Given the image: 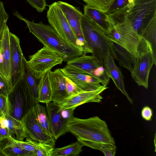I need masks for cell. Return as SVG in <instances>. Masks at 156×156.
Listing matches in <instances>:
<instances>
[{
  "instance_id": "cell-8",
  "label": "cell",
  "mask_w": 156,
  "mask_h": 156,
  "mask_svg": "<svg viewBox=\"0 0 156 156\" xmlns=\"http://www.w3.org/2000/svg\"><path fill=\"white\" fill-rule=\"evenodd\" d=\"M47 16L50 25L60 37L70 45L83 52L58 2L49 5Z\"/></svg>"
},
{
  "instance_id": "cell-24",
  "label": "cell",
  "mask_w": 156,
  "mask_h": 156,
  "mask_svg": "<svg viewBox=\"0 0 156 156\" xmlns=\"http://www.w3.org/2000/svg\"><path fill=\"white\" fill-rule=\"evenodd\" d=\"M111 42L115 55V59L118 61L120 66L131 72L133 67V61L130 54L121 46Z\"/></svg>"
},
{
  "instance_id": "cell-3",
  "label": "cell",
  "mask_w": 156,
  "mask_h": 156,
  "mask_svg": "<svg viewBox=\"0 0 156 156\" xmlns=\"http://www.w3.org/2000/svg\"><path fill=\"white\" fill-rule=\"evenodd\" d=\"M131 10L108 17L112 27L106 35L110 41L121 46L130 53L133 66L135 62L137 48L142 37L131 26L129 17Z\"/></svg>"
},
{
  "instance_id": "cell-9",
  "label": "cell",
  "mask_w": 156,
  "mask_h": 156,
  "mask_svg": "<svg viewBox=\"0 0 156 156\" xmlns=\"http://www.w3.org/2000/svg\"><path fill=\"white\" fill-rule=\"evenodd\" d=\"M34 106L25 115L21 120L26 134V138L54 147L56 141L42 129L37 119Z\"/></svg>"
},
{
  "instance_id": "cell-41",
  "label": "cell",
  "mask_w": 156,
  "mask_h": 156,
  "mask_svg": "<svg viewBox=\"0 0 156 156\" xmlns=\"http://www.w3.org/2000/svg\"><path fill=\"white\" fill-rule=\"evenodd\" d=\"M129 3H133L134 0H128Z\"/></svg>"
},
{
  "instance_id": "cell-23",
  "label": "cell",
  "mask_w": 156,
  "mask_h": 156,
  "mask_svg": "<svg viewBox=\"0 0 156 156\" xmlns=\"http://www.w3.org/2000/svg\"><path fill=\"white\" fill-rule=\"evenodd\" d=\"M83 14L92 21L106 34L112 26L108 21L106 14L98 10L89 6H84Z\"/></svg>"
},
{
  "instance_id": "cell-13",
  "label": "cell",
  "mask_w": 156,
  "mask_h": 156,
  "mask_svg": "<svg viewBox=\"0 0 156 156\" xmlns=\"http://www.w3.org/2000/svg\"><path fill=\"white\" fill-rule=\"evenodd\" d=\"M11 83L12 87L24 75V56L20 46L19 38L10 33Z\"/></svg>"
},
{
  "instance_id": "cell-14",
  "label": "cell",
  "mask_w": 156,
  "mask_h": 156,
  "mask_svg": "<svg viewBox=\"0 0 156 156\" xmlns=\"http://www.w3.org/2000/svg\"><path fill=\"white\" fill-rule=\"evenodd\" d=\"M62 69L65 75L83 90H95L105 86L94 76L70 65H67Z\"/></svg>"
},
{
  "instance_id": "cell-26",
  "label": "cell",
  "mask_w": 156,
  "mask_h": 156,
  "mask_svg": "<svg viewBox=\"0 0 156 156\" xmlns=\"http://www.w3.org/2000/svg\"><path fill=\"white\" fill-rule=\"evenodd\" d=\"M83 146L77 141L62 147L54 148L51 156H78L82 152Z\"/></svg>"
},
{
  "instance_id": "cell-4",
  "label": "cell",
  "mask_w": 156,
  "mask_h": 156,
  "mask_svg": "<svg viewBox=\"0 0 156 156\" xmlns=\"http://www.w3.org/2000/svg\"><path fill=\"white\" fill-rule=\"evenodd\" d=\"M82 32L94 56L101 65L104 63L108 52L115 59L112 42L105 32L83 14L80 20Z\"/></svg>"
},
{
  "instance_id": "cell-10",
  "label": "cell",
  "mask_w": 156,
  "mask_h": 156,
  "mask_svg": "<svg viewBox=\"0 0 156 156\" xmlns=\"http://www.w3.org/2000/svg\"><path fill=\"white\" fill-rule=\"evenodd\" d=\"M67 65L94 76L103 85L109 83L110 78L105 69L92 55H83L67 62Z\"/></svg>"
},
{
  "instance_id": "cell-37",
  "label": "cell",
  "mask_w": 156,
  "mask_h": 156,
  "mask_svg": "<svg viewBox=\"0 0 156 156\" xmlns=\"http://www.w3.org/2000/svg\"><path fill=\"white\" fill-rule=\"evenodd\" d=\"M9 114L7 97L0 94V118Z\"/></svg>"
},
{
  "instance_id": "cell-6",
  "label": "cell",
  "mask_w": 156,
  "mask_h": 156,
  "mask_svg": "<svg viewBox=\"0 0 156 156\" xmlns=\"http://www.w3.org/2000/svg\"><path fill=\"white\" fill-rule=\"evenodd\" d=\"M154 64L156 65V60L151 46L142 37L137 48L135 62L130 72L132 79L138 86L148 88L149 76Z\"/></svg>"
},
{
  "instance_id": "cell-36",
  "label": "cell",
  "mask_w": 156,
  "mask_h": 156,
  "mask_svg": "<svg viewBox=\"0 0 156 156\" xmlns=\"http://www.w3.org/2000/svg\"><path fill=\"white\" fill-rule=\"evenodd\" d=\"M39 12H43L47 5L45 0H26Z\"/></svg>"
},
{
  "instance_id": "cell-2",
  "label": "cell",
  "mask_w": 156,
  "mask_h": 156,
  "mask_svg": "<svg viewBox=\"0 0 156 156\" xmlns=\"http://www.w3.org/2000/svg\"><path fill=\"white\" fill-rule=\"evenodd\" d=\"M13 14L26 24L29 32L46 47L61 56L64 62H67L72 59L83 55V52L66 42L50 25L45 24L42 22L35 23L22 16L16 11Z\"/></svg>"
},
{
  "instance_id": "cell-15",
  "label": "cell",
  "mask_w": 156,
  "mask_h": 156,
  "mask_svg": "<svg viewBox=\"0 0 156 156\" xmlns=\"http://www.w3.org/2000/svg\"><path fill=\"white\" fill-rule=\"evenodd\" d=\"M108 88L106 86L94 90H83L78 94L69 96L58 105L60 109H75L78 106L89 102L100 103L103 97L101 94Z\"/></svg>"
},
{
  "instance_id": "cell-7",
  "label": "cell",
  "mask_w": 156,
  "mask_h": 156,
  "mask_svg": "<svg viewBox=\"0 0 156 156\" xmlns=\"http://www.w3.org/2000/svg\"><path fill=\"white\" fill-rule=\"evenodd\" d=\"M133 2L129 17L132 27L142 37L156 17V0H134Z\"/></svg>"
},
{
  "instance_id": "cell-17",
  "label": "cell",
  "mask_w": 156,
  "mask_h": 156,
  "mask_svg": "<svg viewBox=\"0 0 156 156\" xmlns=\"http://www.w3.org/2000/svg\"><path fill=\"white\" fill-rule=\"evenodd\" d=\"M67 77L60 68L51 71L49 73L52 92L51 101L58 105L69 97L66 89Z\"/></svg>"
},
{
  "instance_id": "cell-29",
  "label": "cell",
  "mask_w": 156,
  "mask_h": 156,
  "mask_svg": "<svg viewBox=\"0 0 156 156\" xmlns=\"http://www.w3.org/2000/svg\"><path fill=\"white\" fill-rule=\"evenodd\" d=\"M86 5L106 13L115 0H82Z\"/></svg>"
},
{
  "instance_id": "cell-19",
  "label": "cell",
  "mask_w": 156,
  "mask_h": 156,
  "mask_svg": "<svg viewBox=\"0 0 156 156\" xmlns=\"http://www.w3.org/2000/svg\"><path fill=\"white\" fill-rule=\"evenodd\" d=\"M104 66L116 88L125 96L129 102L132 105L133 100L129 97L125 89L124 78L122 73L115 64L114 59L110 52L108 54Z\"/></svg>"
},
{
  "instance_id": "cell-31",
  "label": "cell",
  "mask_w": 156,
  "mask_h": 156,
  "mask_svg": "<svg viewBox=\"0 0 156 156\" xmlns=\"http://www.w3.org/2000/svg\"><path fill=\"white\" fill-rule=\"evenodd\" d=\"M12 89L10 83L0 73V94L7 97Z\"/></svg>"
},
{
  "instance_id": "cell-16",
  "label": "cell",
  "mask_w": 156,
  "mask_h": 156,
  "mask_svg": "<svg viewBox=\"0 0 156 156\" xmlns=\"http://www.w3.org/2000/svg\"><path fill=\"white\" fill-rule=\"evenodd\" d=\"M46 108L52 137L56 141L68 132L67 125L69 120L62 116L58 104L50 101L46 103Z\"/></svg>"
},
{
  "instance_id": "cell-39",
  "label": "cell",
  "mask_w": 156,
  "mask_h": 156,
  "mask_svg": "<svg viewBox=\"0 0 156 156\" xmlns=\"http://www.w3.org/2000/svg\"><path fill=\"white\" fill-rule=\"evenodd\" d=\"M75 109L72 108L59 109L62 117L68 120L73 116V114Z\"/></svg>"
},
{
  "instance_id": "cell-1",
  "label": "cell",
  "mask_w": 156,
  "mask_h": 156,
  "mask_svg": "<svg viewBox=\"0 0 156 156\" xmlns=\"http://www.w3.org/2000/svg\"><path fill=\"white\" fill-rule=\"evenodd\" d=\"M67 126L68 132L74 135L83 146L98 150L101 144L115 145L106 122L98 116L86 119L73 116Z\"/></svg>"
},
{
  "instance_id": "cell-20",
  "label": "cell",
  "mask_w": 156,
  "mask_h": 156,
  "mask_svg": "<svg viewBox=\"0 0 156 156\" xmlns=\"http://www.w3.org/2000/svg\"><path fill=\"white\" fill-rule=\"evenodd\" d=\"M1 126L7 128L9 134L12 138L19 141H23L26 134L21 121L11 117L9 114L0 118Z\"/></svg>"
},
{
  "instance_id": "cell-27",
  "label": "cell",
  "mask_w": 156,
  "mask_h": 156,
  "mask_svg": "<svg viewBox=\"0 0 156 156\" xmlns=\"http://www.w3.org/2000/svg\"><path fill=\"white\" fill-rule=\"evenodd\" d=\"M34 107L37 119L42 129L52 137L46 108L39 102L36 103Z\"/></svg>"
},
{
  "instance_id": "cell-33",
  "label": "cell",
  "mask_w": 156,
  "mask_h": 156,
  "mask_svg": "<svg viewBox=\"0 0 156 156\" xmlns=\"http://www.w3.org/2000/svg\"><path fill=\"white\" fill-rule=\"evenodd\" d=\"M66 89L69 96L76 94L83 91L67 76L66 79Z\"/></svg>"
},
{
  "instance_id": "cell-18",
  "label": "cell",
  "mask_w": 156,
  "mask_h": 156,
  "mask_svg": "<svg viewBox=\"0 0 156 156\" xmlns=\"http://www.w3.org/2000/svg\"><path fill=\"white\" fill-rule=\"evenodd\" d=\"M10 33L7 25L0 40V73L11 84Z\"/></svg>"
},
{
  "instance_id": "cell-11",
  "label": "cell",
  "mask_w": 156,
  "mask_h": 156,
  "mask_svg": "<svg viewBox=\"0 0 156 156\" xmlns=\"http://www.w3.org/2000/svg\"><path fill=\"white\" fill-rule=\"evenodd\" d=\"M58 2L68 22L82 48L84 55L92 53L83 34L80 20L83 14L77 8L67 2L61 1Z\"/></svg>"
},
{
  "instance_id": "cell-28",
  "label": "cell",
  "mask_w": 156,
  "mask_h": 156,
  "mask_svg": "<svg viewBox=\"0 0 156 156\" xmlns=\"http://www.w3.org/2000/svg\"><path fill=\"white\" fill-rule=\"evenodd\" d=\"M142 37L150 44L154 58L156 60V17L152 20L143 33Z\"/></svg>"
},
{
  "instance_id": "cell-35",
  "label": "cell",
  "mask_w": 156,
  "mask_h": 156,
  "mask_svg": "<svg viewBox=\"0 0 156 156\" xmlns=\"http://www.w3.org/2000/svg\"><path fill=\"white\" fill-rule=\"evenodd\" d=\"M128 3V0H115L109 8L107 14L112 13L124 7Z\"/></svg>"
},
{
  "instance_id": "cell-22",
  "label": "cell",
  "mask_w": 156,
  "mask_h": 156,
  "mask_svg": "<svg viewBox=\"0 0 156 156\" xmlns=\"http://www.w3.org/2000/svg\"><path fill=\"white\" fill-rule=\"evenodd\" d=\"M23 72L35 99L38 103V93L42 76L44 73H38L30 66L24 57L23 58Z\"/></svg>"
},
{
  "instance_id": "cell-25",
  "label": "cell",
  "mask_w": 156,
  "mask_h": 156,
  "mask_svg": "<svg viewBox=\"0 0 156 156\" xmlns=\"http://www.w3.org/2000/svg\"><path fill=\"white\" fill-rule=\"evenodd\" d=\"M51 70L43 74L39 87L38 101L46 103L51 101L52 92L49 79V73Z\"/></svg>"
},
{
  "instance_id": "cell-32",
  "label": "cell",
  "mask_w": 156,
  "mask_h": 156,
  "mask_svg": "<svg viewBox=\"0 0 156 156\" xmlns=\"http://www.w3.org/2000/svg\"><path fill=\"white\" fill-rule=\"evenodd\" d=\"M9 15L6 12L3 2L0 1V40L3 30L7 25Z\"/></svg>"
},
{
  "instance_id": "cell-40",
  "label": "cell",
  "mask_w": 156,
  "mask_h": 156,
  "mask_svg": "<svg viewBox=\"0 0 156 156\" xmlns=\"http://www.w3.org/2000/svg\"><path fill=\"white\" fill-rule=\"evenodd\" d=\"M10 136L7 128H3L0 123V140L2 139Z\"/></svg>"
},
{
  "instance_id": "cell-38",
  "label": "cell",
  "mask_w": 156,
  "mask_h": 156,
  "mask_svg": "<svg viewBox=\"0 0 156 156\" xmlns=\"http://www.w3.org/2000/svg\"><path fill=\"white\" fill-rule=\"evenodd\" d=\"M141 114L143 119L147 121H151L153 115V111L149 106L144 107L141 111Z\"/></svg>"
},
{
  "instance_id": "cell-30",
  "label": "cell",
  "mask_w": 156,
  "mask_h": 156,
  "mask_svg": "<svg viewBox=\"0 0 156 156\" xmlns=\"http://www.w3.org/2000/svg\"><path fill=\"white\" fill-rule=\"evenodd\" d=\"M54 147L40 143H36V156H51Z\"/></svg>"
},
{
  "instance_id": "cell-34",
  "label": "cell",
  "mask_w": 156,
  "mask_h": 156,
  "mask_svg": "<svg viewBox=\"0 0 156 156\" xmlns=\"http://www.w3.org/2000/svg\"><path fill=\"white\" fill-rule=\"evenodd\" d=\"M116 148L115 145L102 144L98 150L102 152L105 156H114Z\"/></svg>"
},
{
  "instance_id": "cell-12",
  "label": "cell",
  "mask_w": 156,
  "mask_h": 156,
  "mask_svg": "<svg viewBox=\"0 0 156 156\" xmlns=\"http://www.w3.org/2000/svg\"><path fill=\"white\" fill-rule=\"evenodd\" d=\"M29 57L28 63L35 71L41 73L51 70L64 61L61 56L44 46Z\"/></svg>"
},
{
  "instance_id": "cell-5",
  "label": "cell",
  "mask_w": 156,
  "mask_h": 156,
  "mask_svg": "<svg viewBox=\"0 0 156 156\" xmlns=\"http://www.w3.org/2000/svg\"><path fill=\"white\" fill-rule=\"evenodd\" d=\"M7 98L9 114L21 121L37 103L24 74L12 87Z\"/></svg>"
},
{
  "instance_id": "cell-21",
  "label": "cell",
  "mask_w": 156,
  "mask_h": 156,
  "mask_svg": "<svg viewBox=\"0 0 156 156\" xmlns=\"http://www.w3.org/2000/svg\"><path fill=\"white\" fill-rule=\"evenodd\" d=\"M0 153L5 156H31L21 147L20 141L10 136L0 140Z\"/></svg>"
}]
</instances>
